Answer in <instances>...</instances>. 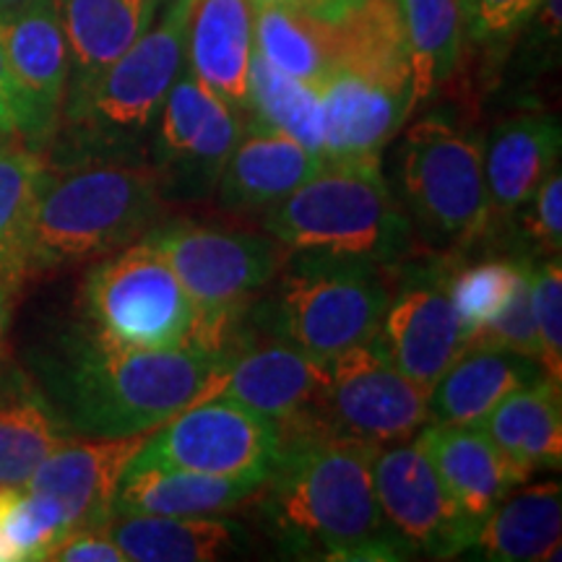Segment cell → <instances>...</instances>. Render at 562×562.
Wrapping results in <instances>:
<instances>
[{"label": "cell", "instance_id": "obj_34", "mask_svg": "<svg viewBox=\"0 0 562 562\" xmlns=\"http://www.w3.org/2000/svg\"><path fill=\"white\" fill-rule=\"evenodd\" d=\"M45 154L13 138L0 146V281L21 284L30 273L26 269V243L34 195Z\"/></svg>", "mask_w": 562, "mask_h": 562}, {"label": "cell", "instance_id": "obj_32", "mask_svg": "<svg viewBox=\"0 0 562 562\" xmlns=\"http://www.w3.org/2000/svg\"><path fill=\"white\" fill-rule=\"evenodd\" d=\"M245 110L252 112L250 125L284 133L323 157V110L318 87L281 74L258 53H252L250 58L248 108Z\"/></svg>", "mask_w": 562, "mask_h": 562}, {"label": "cell", "instance_id": "obj_45", "mask_svg": "<svg viewBox=\"0 0 562 562\" xmlns=\"http://www.w3.org/2000/svg\"><path fill=\"white\" fill-rule=\"evenodd\" d=\"M26 0H0V16H5V13L16 11L19 5H24Z\"/></svg>", "mask_w": 562, "mask_h": 562}, {"label": "cell", "instance_id": "obj_23", "mask_svg": "<svg viewBox=\"0 0 562 562\" xmlns=\"http://www.w3.org/2000/svg\"><path fill=\"white\" fill-rule=\"evenodd\" d=\"M560 144V123L552 115L526 112L497 123L482 149L490 206L501 214L521 211L547 175L558 170Z\"/></svg>", "mask_w": 562, "mask_h": 562}, {"label": "cell", "instance_id": "obj_6", "mask_svg": "<svg viewBox=\"0 0 562 562\" xmlns=\"http://www.w3.org/2000/svg\"><path fill=\"white\" fill-rule=\"evenodd\" d=\"M281 263L273 326L286 341L328 362L375 339L391 294L381 266L323 250H290Z\"/></svg>", "mask_w": 562, "mask_h": 562}, {"label": "cell", "instance_id": "obj_17", "mask_svg": "<svg viewBox=\"0 0 562 562\" xmlns=\"http://www.w3.org/2000/svg\"><path fill=\"white\" fill-rule=\"evenodd\" d=\"M323 110V159H381L383 146L402 131L417 100L347 68H331L318 87Z\"/></svg>", "mask_w": 562, "mask_h": 562}, {"label": "cell", "instance_id": "obj_7", "mask_svg": "<svg viewBox=\"0 0 562 562\" xmlns=\"http://www.w3.org/2000/svg\"><path fill=\"white\" fill-rule=\"evenodd\" d=\"M482 149L480 138L442 117H427L406 133L396 157L398 201L432 250L467 248L490 227Z\"/></svg>", "mask_w": 562, "mask_h": 562}, {"label": "cell", "instance_id": "obj_19", "mask_svg": "<svg viewBox=\"0 0 562 562\" xmlns=\"http://www.w3.org/2000/svg\"><path fill=\"white\" fill-rule=\"evenodd\" d=\"M68 42L66 102L76 100L154 24L161 0H53ZM63 102V104H66Z\"/></svg>", "mask_w": 562, "mask_h": 562}, {"label": "cell", "instance_id": "obj_11", "mask_svg": "<svg viewBox=\"0 0 562 562\" xmlns=\"http://www.w3.org/2000/svg\"><path fill=\"white\" fill-rule=\"evenodd\" d=\"M243 112L182 68L154 125L151 159L161 193L201 199L216 186L224 161L243 136Z\"/></svg>", "mask_w": 562, "mask_h": 562}, {"label": "cell", "instance_id": "obj_8", "mask_svg": "<svg viewBox=\"0 0 562 562\" xmlns=\"http://www.w3.org/2000/svg\"><path fill=\"white\" fill-rule=\"evenodd\" d=\"M81 305L89 328L110 341L136 349H201L199 307L146 237L91 266Z\"/></svg>", "mask_w": 562, "mask_h": 562}, {"label": "cell", "instance_id": "obj_4", "mask_svg": "<svg viewBox=\"0 0 562 562\" xmlns=\"http://www.w3.org/2000/svg\"><path fill=\"white\" fill-rule=\"evenodd\" d=\"M266 229L281 250H323L389 269L412 248V222L383 178L381 159L323 161L271 206Z\"/></svg>", "mask_w": 562, "mask_h": 562}, {"label": "cell", "instance_id": "obj_20", "mask_svg": "<svg viewBox=\"0 0 562 562\" xmlns=\"http://www.w3.org/2000/svg\"><path fill=\"white\" fill-rule=\"evenodd\" d=\"M252 58L250 0H193L186 66L232 110L248 108Z\"/></svg>", "mask_w": 562, "mask_h": 562}, {"label": "cell", "instance_id": "obj_25", "mask_svg": "<svg viewBox=\"0 0 562 562\" xmlns=\"http://www.w3.org/2000/svg\"><path fill=\"white\" fill-rule=\"evenodd\" d=\"M261 484L186 469L128 463L115 490L112 513L133 516H220L250 501Z\"/></svg>", "mask_w": 562, "mask_h": 562}, {"label": "cell", "instance_id": "obj_13", "mask_svg": "<svg viewBox=\"0 0 562 562\" xmlns=\"http://www.w3.org/2000/svg\"><path fill=\"white\" fill-rule=\"evenodd\" d=\"M372 482L383 521L409 558H459L474 547L480 524L459 510L419 442L378 451Z\"/></svg>", "mask_w": 562, "mask_h": 562}, {"label": "cell", "instance_id": "obj_14", "mask_svg": "<svg viewBox=\"0 0 562 562\" xmlns=\"http://www.w3.org/2000/svg\"><path fill=\"white\" fill-rule=\"evenodd\" d=\"M402 263L375 344L406 378L430 391L472 347V334L448 297V263Z\"/></svg>", "mask_w": 562, "mask_h": 562}, {"label": "cell", "instance_id": "obj_37", "mask_svg": "<svg viewBox=\"0 0 562 562\" xmlns=\"http://www.w3.org/2000/svg\"><path fill=\"white\" fill-rule=\"evenodd\" d=\"M531 313L539 336V364L554 383H562V269L560 258L533 269L531 266Z\"/></svg>", "mask_w": 562, "mask_h": 562}, {"label": "cell", "instance_id": "obj_40", "mask_svg": "<svg viewBox=\"0 0 562 562\" xmlns=\"http://www.w3.org/2000/svg\"><path fill=\"white\" fill-rule=\"evenodd\" d=\"M0 128L9 131L11 136L24 140L26 146L42 151L55 138L53 131L42 123L37 110L26 100L19 81L13 79V70L5 58L3 45H0Z\"/></svg>", "mask_w": 562, "mask_h": 562}, {"label": "cell", "instance_id": "obj_15", "mask_svg": "<svg viewBox=\"0 0 562 562\" xmlns=\"http://www.w3.org/2000/svg\"><path fill=\"white\" fill-rule=\"evenodd\" d=\"M326 362L290 341L245 344L229 355L220 393L279 427V435L328 430Z\"/></svg>", "mask_w": 562, "mask_h": 562}, {"label": "cell", "instance_id": "obj_22", "mask_svg": "<svg viewBox=\"0 0 562 562\" xmlns=\"http://www.w3.org/2000/svg\"><path fill=\"white\" fill-rule=\"evenodd\" d=\"M321 154L284 133L250 125L224 161L216 180L224 206L237 211L271 209L284 201L302 182H307L323 167Z\"/></svg>", "mask_w": 562, "mask_h": 562}, {"label": "cell", "instance_id": "obj_12", "mask_svg": "<svg viewBox=\"0 0 562 562\" xmlns=\"http://www.w3.org/2000/svg\"><path fill=\"white\" fill-rule=\"evenodd\" d=\"M326 368L328 430L383 448L409 440L427 422L430 391L406 378L375 339L339 351Z\"/></svg>", "mask_w": 562, "mask_h": 562}, {"label": "cell", "instance_id": "obj_39", "mask_svg": "<svg viewBox=\"0 0 562 562\" xmlns=\"http://www.w3.org/2000/svg\"><path fill=\"white\" fill-rule=\"evenodd\" d=\"M539 0H461L463 34L476 45H503L529 24Z\"/></svg>", "mask_w": 562, "mask_h": 562}, {"label": "cell", "instance_id": "obj_27", "mask_svg": "<svg viewBox=\"0 0 562 562\" xmlns=\"http://www.w3.org/2000/svg\"><path fill=\"white\" fill-rule=\"evenodd\" d=\"M102 531L136 562H211L237 554L243 529L211 516H133L112 513Z\"/></svg>", "mask_w": 562, "mask_h": 562}, {"label": "cell", "instance_id": "obj_3", "mask_svg": "<svg viewBox=\"0 0 562 562\" xmlns=\"http://www.w3.org/2000/svg\"><path fill=\"white\" fill-rule=\"evenodd\" d=\"M161 211L165 193L149 159L50 154L34 195L26 269L100 261L157 227Z\"/></svg>", "mask_w": 562, "mask_h": 562}, {"label": "cell", "instance_id": "obj_41", "mask_svg": "<svg viewBox=\"0 0 562 562\" xmlns=\"http://www.w3.org/2000/svg\"><path fill=\"white\" fill-rule=\"evenodd\" d=\"M526 232L531 243L539 245V250L547 258L560 256L562 248V175L560 170L550 172L531 201L526 203Z\"/></svg>", "mask_w": 562, "mask_h": 562}, {"label": "cell", "instance_id": "obj_26", "mask_svg": "<svg viewBox=\"0 0 562 562\" xmlns=\"http://www.w3.org/2000/svg\"><path fill=\"white\" fill-rule=\"evenodd\" d=\"M505 463L518 480L562 467V398L560 383L542 375L508 393L482 422Z\"/></svg>", "mask_w": 562, "mask_h": 562}, {"label": "cell", "instance_id": "obj_46", "mask_svg": "<svg viewBox=\"0 0 562 562\" xmlns=\"http://www.w3.org/2000/svg\"><path fill=\"white\" fill-rule=\"evenodd\" d=\"M252 9H263V5H281V3H292V0H250Z\"/></svg>", "mask_w": 562, "mask_h": 562}, {"label": "cell", "instance_id": "obj_43", "mask_svg": "<svg viewBox=\"0 0 562 562\" xmlns=\"http://www.w3.org/2000/svg\"><path fill=\"white\" fill-rule=\"evenodd\" d=\"M362 3L364 0H292L294 9L321 26L336 24V21H341L349 11H355Z\"/></svg>", "mask_w": 562, "mask_h": 562}, {"label": "cell", "instance_id": "obj_36", "mask_svg": "<svg viewBox=\"0 0 562 562\" xmlns=\"http://www.w3.org/2000/svg\"><path fill=\"white\" fill-rule=\"evenodd\" d=\"M524 263L526 261H510V258H492V261L467 266L459 271L448 269V297L472 339L508 305L521 279Z\"/></svg>", "mask_w": 562, "mask_h": 562}, {"label": "cell", "instance_id": "obj_30", "mask_svg": "<svg viewBox=\"0 0 562 562\" xmlns=\"http://www.w3.org/2000/svg\"><path fill=\"white\" fill-rule=\"evenodd\" d=\"M326 30L334 68H347L393 89H412V63L396 0H364Z\"/></svg>", "mask_w": 562, "mask_h": 562}, {"label": "cell", "instance_id": "obj_1", "mask_svg": "<svg viewBox=\"0 0 562 562\" xmlns=\"http://www.w3.org/2000/svg\"><path fill=\"white\" fill-rule=\"evenodd\" d=\"M381 451L334 430L281 435L261 513L284 552L326 560H404L372 482Z\"/></svg>", "mask_w": 562, "mask_h": 562}, {"label": "cell", "instance_id": "obj_18", "mask_svg": "<svg viewBox=\"0 0 562 562\" xmlns=\"http://www.w3.org/2000/svg\"><path fill=\"white\" fill-rule=\"evenodd\" d=\"M0 45L13 79L55 136L68 91L70 55L53 0H26L0 16Z\"/></svg>", "mask_w": 562, "mask_h": 562}, {"label": "cell", "instance_id": "obj_29", "mask_svg": "<svg viewBox=\"0 0 562 562\" xmlns=\"http://www.w3.org/2000/svg\"><path fill=\"white\" fill-rule=\"evenodd\" d=\"M560 484L544 482L505 495L480 524L469 552H480L482 560L492 562L560 560Z\"/></svg>", "mask_w": 562, "mask_h": 562}, {"label": "cell", "instance_id": "obj_35", "mask_svg": "<svg viewBox=\"0 0 562 562\" xmlns=\"http://www.w3.org/2000/svg\"><path fill=\"white\" fill-rule=\"evenodd\" d=\"M70 531L60 505L30 490H0V562L45 560Z\"/></svg>", "mask_w": 562, "mask_h": 562}, {"label": "cell", "instance_id": "obj_28", "mask_svg": "<svg viewBox=\"0 0 562 562\" xmlns=\"http://www.w3.org/2000/svg\"><path fill=\"white\" fill-rule=\"evenodd\" d=\"M74 438L47 393L0 370V490H21L40 463Z\"/></svg>", "mask_w": 562, "mask_h": 562}, {"label": "cell", "instance_id": "obj_31", "mask_svg": "<svg viewBox=\"0 0 562 562\" xmlns=\"http://www.w3.org/2000/svg\"><path fill=\"white\" fill-rule=\"evenodd\" d=\"M412 63L414 100L430 97L453 76L463 47L461 0H396Z\"/></svg>", "mask_w": 562, "mask_h": 562}, {"label": "cell", "instance_id": "obj_42", "mask_svg": "<svg viewBox=\"0 0 562 562\" xmlns=\"http://www.w3.org/2000/svg\"><path fill=\"white\" fill-rule=\"evenodd\" d=\"M45 560L55 562H125V554L102 529H74L53 544Z\"/></svg>", "mask_w": 562, "mask_h": 562}, {"label": "cell", "instance_id": "obj_10", "mask_svg": "<svg viewBox=\"0 0 562 562\" xmlns=\"http://www.w3.org/2000/svg\"><path fill=\"white\" fill-rule=\"evenodd\" d=\"M281 451L279 427L235 398H201L149 432L133 463L263 484Z\"/></svg>", "mask_w": 562, "mask_h": 562}, {"label": "cell", "instance_id": "obj_47", "mask_svg": "<svg viewBox=\"0 0 562 562\" xmlns=\"http://www.w3.org/2000/svg\"><path fill=\"white\" fill-rule=\"evenodd\" d=\"M13 138H16V136H11L9 131H3V128H0V146H3V144H9V140H13Z\"/></svg>", "mask_w": 562, "mask_h": 562}, {"label": "cell", "instance_id": "obj_9", "mask_svg": "<svg viewBox=\"0 0 562 562\" xmlns=\"http://www.w3.org/2000/svg\"><path fill=\"white\" fill-rule=\"evenodd\" d=\"M191 294L203 334L227 341L240 323V307L277 277L281 245L258 232L172 222L146 232Z\"/></svg>", "mask_w": 562, "mask_h": 562}, {"label": "cell", "instance_id": "obj_38", "mask_svg": "<svg viewBox=\"0 0 562 562\" xmlns=\"http://www.w3.org/2000/svg\"><path fill=\"white\" fill-rule=\"evenodd\" d=\"M472 347L516 351V355L539 362V336L531 313V261L524 263L521 279H518L508 305L495 321H490L482 331L474 334Z\"/></svg>", "mask_w": 562, "mask_h": 562}, {"label": "cell", "instance_id": "obj_2", "mask_svg": "<svg viewBox=\"0 0 562 562\" xmlns=\"http://www.w3.org/2000/svg\"><path fill=\"white\" fill-rule=\"evenodd\" d=\"M224 370L222 355L193 347H125L87 326L63 344L47 398L74 435L125 438L154 432L178 412L220 393Z\"/></svg>", "mask_w": 562, "mask_h": 562}, {"label": "cell", "instance_id": "obj_24", "mask_svg": "<svg viewBox=\"0 0 562 562\" xmlns=\"http://www.w3.org/2000/svg\"><path fill=\"white\" fill-rule=\"evenodd\" d=\"M542 375V364L516 351L469 347L430 389L427 419L432 425H482L508 393Z\"/></svg>", "mask_w": 562, "mask_h": 562}, {"label": "cell", "instance_id": "obj_44", "mask_svg": "<svg viewBox=\"0 0 562 562\" xmlns=\"http://www.w3.org/2000/svg\"><path fill=\"white\" fill-rule=\"evenodd\" d=\"M16 284L0 281V370H3L5 347H9V331H11V315H13V300H16Z\"/></svg>", "mask_w": 562, "mask_h": 562}, {"label": "cell", "instance_id": "obj_5", "mask_svg": "<svg viewBox=\"0 0 562 562\" xmlns=\"http://www.w3.org/2000/svg\"><path fill=\"white\" fill-rule=\"evenodd\" d=\"M193 0H172L157 26H149L81 97L63 104V136L53 154L144 157V140L186 68L188 16Z\"/></svg>", "mask_w": 562, "mask_h": 562}, {"label": "cell", "instance_id": "obj_33", "mask_svg": "<svg viewBox=\"0 0 562 562\" xmlns=\"http://www.w3.org/2000/svg\"><path fill=\"white\" fill-rule=\"evenodd\" d=\"M252 53L281 74L321 87L331 74L326 30L292 3L252 9Z\"/></svg>", "mask_w": 562, "mask_h": 562}, {"label": "cell", "instance_id": "obj_16", "mask_svg": "<svg viewBox=\"0 0 562 562\" xmlns=\"http://www.w3.org/2000/svg\"><path fill=\"white\" fill-rule=\"evenodd\" d=\"M146 438L149 432L125 438L74 435L40 463L24 490L58 503L70 531L102 529L112 516V501L121 476Z\"/></svg>", "mask_w": 562, "mask_h": 562}, {"label": "cell", "instance_id": "obj_21", "mask_svg": "<svg viewBox=\"0 0 562 562\" xmlns=\"http://www.w3.org/2000/svg\"><path fill=\"white\" fill-rule=\"evenodd\" d=\"M417 442L459 510L476 524L521 484L480 425H432Z\"/></svg>", "mask_w": 562, "mask_h": 562}]
</instances>
